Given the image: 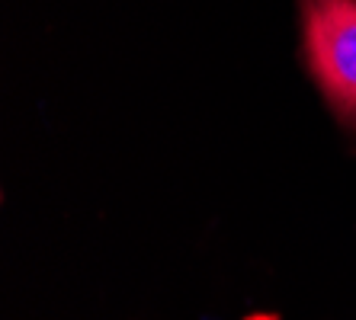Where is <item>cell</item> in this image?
Returning a JSON list of instances; mask_svg holds the SVG:
<instances>
[{
	"label": "cell",
	"mask_w": 356,
	"mask_h": 320,
	"mask_svg": "<svg viewBox=\"0 0 356 320\" xmlns=\"http://www.w3.org/2000/svg\"><path fill=\"white\" fill-rule=\"evenodd\" d=\"M302 58L324 103L356 128V0H298Z\"/></svg>",
	"instance_id": "obj_1"
}]
</instances>
